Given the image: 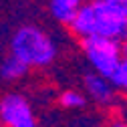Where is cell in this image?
<instances>
[{
	"mask_svg": "<svg viewBox=\"0 0 127 127\" xmlns=\"http://www.w3.org/2000/svg\"><path fill=\"white\" fill-rule=\"evenodd\" d=\"M121 49H123V57L127 59V38H125V40L121 42Z\"/></svg>",
	"mask_w": 127,
	"mask_h": 127,
	"instance_id": "30bf717a",
	"label": "cell"
},
{
	"mask_svg": "<svg viewBox=\"0 0 127 127\" xmlns=\"http://www.w3.org/2000/svg\"><path fill=\"white\" fill-rule=\"evenodd\" d=\"M10 53L24 61L30 69H44L57 59V44L42 28L26 24L14 32L10 40Z\"/></svg>",
	"mask_w": 127,
	"mask_h": 127,
	"instance_id": "7a4b0ae2",
	"label": "cell"
},
{
	"mask_svg": "<svg viewBox=\"0 0 127 127\" xmlns=\"http://www.w3.org/2000/svg\"><path fill=\"white\" fill-rule=\"evenodd\" d=\"M28 71H30V67L24 61H20L16 55H12V53H10V57H6L2 61V65H0V77H2L4 81H10V83L20 81L22 77H26Z\"/></svg>",
	"mask_w": 127,
	"mask_h": 127,
	"instance_id": "52a82bcc",
	"label": "cell"
},
{
	"mask_svg": "<svg viewBox=\"0 0 127 127\" xmlns=\"http://www.w3.org/2000/svg\"><path fill=\"white\" fill-rule=\"evenodd\" d=\"M0 123L6 127H34L36 115L24 95L8 93L0 99Z\"/></svg>",
	"mask_w": 127,
	"mask_h": 127,
	"instance_id": "277c9868",
	"label": "cell"
},
{
	"mask_svg": "<svg viewBox=\"0 0 127 127\" xmlns=\"http://www.w3.org/2000/svg\"><path fill=\"white\" fill-rule=\"evenodd\" d=\"M59 103L61 107H65V109H83L87 105V97L81 93V91H75V89H67V91H63L61 93V97H59Z\"/></svg>",
	"mask_w": 127,
	"mask_h": 127,
	"instance_id": "ba28073f",
	"label": "cell"
},
{
	"mask_svg": "<svg viewBox=\"0 0 127 127\" xmlns=\"http://www.w3.org/2000/svg\"><path fill=\"white\" fill-rule=\"evenodd\" d=\"M111 83L115 85L117 91H121L123 95H127V59L123 57V61L119 63V67L115 69V73L109 77Z\"/></svg>",
	"mask_w": 127,
	"mask_h": 127,
	"instance_id": "9c48e42d",
	"label": "cell"
},
{
	"mask_svg": "<svg viewBox=\"0 0 127 127\" xmlns=\"http://www.w3.org/2000/svg\"><path fill=\"white\" fill-rule=\"evenodd\" d=\"M81 51L95 73H101L111 77L123 61L121 40L117 38H103V36H91L81 40Z\"/></svg>",
	"mask_w": 127,
	"mask_h": 127,
	"instance_id": "3957f363",
	"label": "cell"
},
{
	"mask_svg": "<svg viewBox=\"0 0 127 127\" xmlns=\"http://www.w3.org/2000/svg\"><path fill=\"white\" fill-rule=\"evenodd\" d=\"M71 32L77 38H127V0H89L79 6Z\"/></svg>",
	"mask_w": 127,
	"mask_h": 127,
	"instance_id": "6da1fadb",
	"label": "cell"
},
{
	"mask_svg": "<svg viewBox=\"0 0 127 127\" xmlns=\"http://www.w3.org/2000/svg\"><path fill=\"white\" fill-rule=\"evenodd\" d=\"M85 2V0H51L49 2V10L53 14V18L61 24L69 26L75 18V14L79 10V6H81Z\"/></svg>",
	"mask_w": 127,
	"mask_h": 127,
	"instance_id": "8992f818",
	"label": "cell"
},
{
	"mask_svg": "<svg viewBox=\"0 0 127 127\" xmlns=\"http://www.w3.org/2000/svg\"><path fill=\"white\" fill-rule=\"evenodd\" d=\"M83 85H85V93H87V97L93 101V103H97L101 107H107L115 101V85L111 83V79L101 75V73H87L83 77Z\"/></svg>",
	"mask_w": 127,
	"mask_h": 127,
	"instance_id": "5b68a950",
	"label": "cell"
}]
</instances>
